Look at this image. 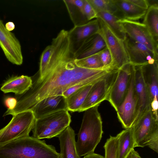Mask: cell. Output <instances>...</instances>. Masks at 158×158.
Here are the masks:
<instances>
[{"label":"cell","instance_id":"1","mask_svg":"<svg viewBox=\"0 0 158 158\" xmlns=\"http://www.w3.org/2000/svg\"><path fill=\"white\" fill-rule=\"evenodd\" d=\"M52 52L41 76L31 77L32 84L25 92L16 97L17 103L8 114L12 116L31 110L35 105L48 97L62 95L71 87L87 81L95 82L107 77L110 69H93L81 68L75 64L68 31L61 30L52 40Z\"/></svg>","mask_w":158,"mask_h":158},{"label":"cell","instance_id":"2","mask_svg":"<svg viewBox=\"0 0 158 158\" xmlns=\"http://www.w3.org/2000/svg\"><path fill=\"white\" fill-rule=\"evenodd\" d=\"M55 147L33 136L19 138L0 144V158H60Z\"/></svg>","mask_w":158,"mask_h":158},{"label":"cell","instance_id":"3","mask_svg":"<svg viewBox=\"0 0 158 158\" xmlns=\"http://www.w3.org/2000/svg\"><path fill=\"white\" fill-rule=\"evenodd\" d=\"M99 106L85 111L76 143L77 153L80 157L94 152L101 139L103 131L102 121L98 111Z\"/></svg>","mask_w":158,"mask_h":158},{"label":"cell","instance_id":"4","mask_svg":"<svg viewBox=\"0 0 158 158\" xmlns=\"http://www.w3.org/2000/svg\"><path fill=\"white\" fill-rule=\"evenodd\" d=\"M71 122L67 110H60L35 119L32 130L33 136L41 139L58 136Z\"/></svg>","mask_w":158,"mask_h":158},{"label":"cell","instance_id":"5","mask_svg":"<svg viewBox=\"0 0 158 158\" xmlns=\"http://www.w3.org/2000/svg\"><path fill=\"white\" fill-rule=\"evenodd\" d=\"M35 120L31 110L23 111L13 115L9 123L0 130V144L29 136Z\"/></svg>","mask_w":158,"mask_h":158},{"label":"cell","instance_id":"6","mask_svg":"<svg viewBox=\"0 0 158 158\" xmlns=\"http://www.w3.org/2000/svg\"><path fill=\"white\" fill-rule=\"evenodd\" d=\"M135 73L134 66L131 64L128 90L123 100L116 111L119 121L123 127L125 129L132 126L137 113L138 98L135 88Z\"/></svg>","mask_w":158,"mask_h":158},{"label":"cell","instance_id":"7","mask_svg":"<svg viewBox=\"0 0 158 158\" xmlns=\"http://www.w3.org/2000/svg\"><path fill=\"white\" fill-rule=\"evenodd\" d=\"M100 24L98 33L102 36L111 56L112 67L119 69L130 63L123 41L119 39L111 31L105 23L97 17Z\"/></svg>","mask_w":158,"mask_h":158},{"label":"cell","instance_id":"8","mask_svg":"<svg viewBox=\"0 0 158 158\" xmlns=\"http://www.w3.org/2000/svg\"><path fill=\"white\" fill-rule=\"evenodd\" d=\"M134 147L148 146L154 135L158 132V119L150 110L145 113L132 126Z\"/></svg>","mask_w":158,"mask_h":158},{"label":"cell","instance_id":"9","mask_svg":"<svg viewBox=\"0 0 158 158\" xmlns=\"http://www.w3.org/2000/svg\"><path fill=\"white\" fill-rule=\"evenodd\" d=\"M118 69L113 71L106 77L94 83L79 112L85 111L100 105L106 100L117 75Z\"/></svg>","mask_w":158,"mask_h":158},{"label":"cell","instance_id":"10","mask_svg":"<svg viewBox=\"0 0 158 158\" xmlns=\"http://www.w3.org/2000/svg\"><path fill=\"white\" fill-rule=\"evenodd\" d=\"M118 21L128 36L144 44L158 55V43L154 40L144 24L125 19H119Z\"/></svg>","mask_w":158,"mask_h":158},{"label":"cell","instance_id":"11","mask_svg":"<svg viewBox=\"0 0 158 158\" xmlns=\"http://www.w3.org/2000/svg\"><path fill=\"white\" fill-rule=\"evenodd\" d=\"M131 64L128 63L118 69L116 79L106 100L116 111L123 100L128 90L131 74Z\"/></svg>","mask_w":158,"mask_h":158},{"label":"cell","instance_id":"12","mask_svg":"<svg viewBox=\"0 0 158 158\" xmlns=\"http://www.w3.org/2000/svg\"><path fill=\"white\" fill-rule=\"evenodd\" d=\"M0 46L9 61L18 65L22 64L23 58L20 43L14 33L6 29L0 18Z\"/></svg>","mask_w":158,"mask_h":158},{"label":"cell","instance_id":"13","mask_svg":"<svg viewBox=\"0 0 158 158\" xmlns=\"http://www.w3.org/2000/svg\"><path fill=\"white\" fill-rule=\"evenodd\" d=\"M129 62L135 65H142L158 62V55L146 46L132 40L126 35L123 41Z\"/></svg>","mask_w":158,"mask_h":158},{"label":"cell","instance_id":"14","mask_svg":"<svg viewBox=\"0 0 158 158\" xmlns=\"http://www.w3.org/2000/svg\"><path fill=\"white\" fill-rule=\"evenodd\" d=\"M100 28V24L97 19L87 23L74 27L68 31V34L73 51L74 54L84 42L93 34L97 33Z\"/></svg>","mask_w":158,"mask_h":158},{"label":"cell","instance_id":"15","mask_svg":"<svg viewBox=\"0 0 158 158\" xmlns=\"http://www.w3.org/2000/svg\"><path fill=\"white\" fill-rule=\"evenodd\" d=\"M134 66L135 85L138 98V110L134 123L145 113L151 110V99L143 78L140 65Z\"/></svg>","mask_w":158,"mask_h":158},{"label":"cell","instance_id":"16","mask_svg":"<svg viewBox=\"0 0 158 158\" xmlns=\"http://www.w3.org/2000/svg\"><path fill=\"white\" fill-rule=\"evenodd\" d=\"M67 110L66 98L62 95L45 98L37 103L31 111L35 119L60 110Z\"/></svg>","mask_w":158,"mask_h":158},{"label":"cell","instance_id":"17","mask_svg":"<svg viewBox=\"0 0 158 158\" xmlns=\"http://www.w3.org/2000/svg\"><path fill=\"white\" fill-rule=\"evenodd\" d=\"M140 68L143 78L148 92L151 103L158 102V62L140 65Z\"/></svg>","mask_w":158,"mask_h":158},{"label":"cell","instance_id":"18","mask_svg":"<svg viewBox=\"0 0 158 158\" xmlns=\"http://www.w3.org/2000/svg\"><path fill=\"white\" fill-rule=\"evenodd\" d=\"M75 134L70 126L58 136L60 153V158H81L76 149Z\"/></svg>","mask_w":158,"mask_h":158},{"label":"cell","instance_id":"19","mask_svg":"<svg viewBox=\"0 0 158 158\" xmlns=\"http://www.w3.org/2000/svg\"><path fill=\"white\" fill-rule=\"evenodd\" d=\"M106 48L104 40L97 32L87 39L74 56L76 59H81L97 53Z\"/></svg>","mask_w":158,"mask_h":158},{"label":"cell","instance_id":"20","mask_svg":"<svg viewBox=\"0 0 158 158\" xmlns=\"http://www.w3.org/2000/svg\"><path fill=\"white\" fill-rule=\"evenodd\" d=\"M32 81L31 77L21 75L12 77L2 85L0 89L4 93L12 92L16 95H21L31 86Z\"/></svg>","mask_w":158,"mask_h":158},{"label":"cell","instance_id":"21","mask_svg":"<svg viewBox=\"0 0 158 158\" xmlns=\"http://www.w3.org/2000/svg\"><path fill=\"white\" fill-rule=\"evenodd\" d=\"M118 135L116 158H126L135 148L133 127L123 130Z\"/></svg>","mask_w":158,"mask_h":158},{"label":"cell","instance_id":"22","mask_svg":"<svg viewBox=\"0 0 158 158\" xmlns=\"http://www.w3.org/2000/svg\"><path fill=\"white\" fill-rule=\"evenodd\" d=\"M124 19L137 21L144 18L147 10L139 7L128 0H113Z\"/></svg>","mask_w":158,"mask_h":158},{"label":"cell","instance_id":"23","mask_svg":"<svg viewBox=\"0 0 158 158\" xmlns=\"http://www.w3.org/2000/svg\"><path fill=\"white\" fill-rule=\"evenodd\" d=\"M84 0H64L70 18L74 26L87 23L88 21L84 12Z\"/></svg>","mask_w":158,"mask_h":158},{"label":"cell","instance_id":"24","mask_svg":"<svg viewBox=\"0 0 158 158\" xmlns=\"http://www.w3.org/2000/svg\"><path fill=\"white\" fill-rule=\"evenodd\" d=\"M156 42H158V5L150 6L144 17L143 23Z\"/></svg>","mask_w":158,"mask_h":158},{"label":"cell","instance_id":"25","mask_svg":"<svg viewBox=\"0 0 158 158\" xmlns=\"http://www.w3.org/2000/svg\"><path fill=\"white\" fill-rule=\"evenodd\" d=\"M93 84L87 85L82 87L66 98L68 111H79Z\"/></svg>","mask_w":158,"mask_h":158},{"label":"cell","instance_id":"26","mask_svg":"<svg viewBox=\"0 0 158 158\" xmlns=\"http://www.w3.org/2000/svg\"><path fill=\"white\" fill-rule=\"evenodd\" d=\"M97 14L105 12L111 14L119 19H124L123 15L113 0H87Z\"/></svg>","mask_w":158,"mask_h":158},{"label":"cell","instance_id":"27","mask_svg":"<svg viewBox=\"0 0 158 158\" xmlns=\"http://www.w3.org/2000/svg\"><path fill=\"white\" fill-rule=\"evenodd\" d=\"M101 19L111 31L119 39L123 41L126 34L122 27L118 22L119 19L115 16L105 12H101L97 14V18Z\"/></svg>","mask_w":158,"mask_h":158},{"label":"cell","instance_id":"28","mask_svg":"<svg viewBox=\"0 0 158 158\" xmlns=\"http://www.w3.org/2000/svg\"><path fill=\"white\" fill-rule=\"evenodd\" d=\"M75 62L78 66L82 68L93 69H105L104 68L98 53L83 58L76 59Z\"/></svg>","mask_w":158,"mask_h":158},{"label":"cell","instance_id":"29","mask_svg":"<svg viewBox=\"0 0 158 158\" xmlns=\"http://www.w3.org/2000/svg\"><path fill=\"white\" fill-rule=\"evenodd\" d=\"M118 134L115 136H110L104 146V158H116V152L118 141Z\"/></svg>","mask_w":158,"mask_h":158},{"label":"cell","instance_id":"30","mask_svg":"<svg viewBox=\"0 0 158 158\" xmlns=\"http://www.w3.org/2000/svg\"><path fill=\"white\" fill-rule=\"evenodd\" d=\"M53 46L51 44L48 46L42 53L40 62L39 70L37 73L38 75L41 76L49 60L53 51Z\"/></svg>","mask_w":158,"mask_h":158},{"label":"cell","instance_id":"31","mask_svg":"<svg viewBox=\"0 0 158 158\" xmlns=\"http://www.w3.org/2000/svg\"><path fill=\"white\" fill-rule=\"evenodd\" d=\"M98 53L104 68L115 69L112 67V60L111 56L107 48Z\"/></svg>","mask_w":158,"mask_h":158},{"label":"cell","instance_id":"32","mask_svg":"<svg viewBox=\"0 0 158 158\" xmlns=\"http://www.w3.org/2000/svg\"><path fill=\"white\" fill-rule=\"evenodd\" d=\"M95 82L87 81L80 82L67 89L63 93L62 95L67 98L72 94L82 87L87 85L93 84Z\"/></svg>","mask_w":158,"mask_h":158},{"label":"cell","instance_id":"33","mask_svg":"<svg viewBox=\"0 0 158 158\" xmlns=\"http://www.w3.org/2000/svg\"><path fill=\"white\" fill-rule=\"evenodd\" d=\"M83 10L85 15L88 21L96 18V13L87 0H84Z\"/></svg>","mask_w":158,"mask_h":158},{"label":"cell","instance_id":"34","mask_svg":"<svg viewBox=\"0 0 158 158\" xmlns=\"http://www.w3.org/2000/svg\"><path fill=\"white\" fill-rule=\"evenodd\" d=\"M148 146L150 148L158 153V132L152 137Z\"/></svg>","mask_w":158,"mask_h":158},{"label":"cell","instance_id":"35","mask_svg":"<svg viewBox=\"0 0 158 158\" xmlns=\"http://www.w3.org/2000/svg\"><path fill=\"white\" fill-rule=\"evenodd\" d=\"M128 1L141 8L147 10L149 8L147 0H128Z\"/></svg>","mask_w":158,"mask_h":158},{"label":"cell","instance_id":"36","mask_svg":"<svg viewBox=\"0 0 158 158\" xmlns=\"http://www.w3.org/2000/svg\"><path fill=\"white\" fill-rule=\"evenodd\" d=\"M17 103L16 98L13 97H7L4 100L5 106L8 107V110H12L15 106Z\"/></svg>","mask_w":158,"mask_h":158},{"label":"cell","instance_id":"37","mask_svg":"<svg viewBox=\"0 0 158 158\" xmlns=\"http://www.w3.org/2000/svg\"><path fill=\"white\" fill-rule=\"evenodd\" d=\"M126 158H141L138 153L133 149Z\"/></svg>","mask_w":158,"mask_h":158},{"label":"cell","instance_id":"38","mask_svg":"<svg viewBox=\"0 0 158 158\" xmlns=\"http://www.w3.org/2000/svg\"><path fill=\"white\" fill-rule=\"evenodd\" d=\"M5 25L6 29L10 31L13 30L15 27V24L12 22H8Z\"/></svg>","mask_w":158,"mask_h":158},{"label":"cell","instance_id":"39","mask_svg":"<svg viewBox=\"0 0 158 158\" xmlns=\"http://www.w3.org/2000/svg\"><path fill=\"white\" fill-rule=\"evenodd\" d=\"M83 158H104L101 155L94 152L88 154L84 156Z\"/></svg>","mask_w":158,"mask_h":158},{"label":"cell","instance_id":"40","mask_svg":"<svg viewBox=\"0 0 158 158\" xmlns=\"http://www.w3.org/2000/svg\"><path fill=\"white\" fill-rule=\"evenodd\" d=\"M149 7L151 6L154 5H158V1L157 0H147Z\"/></svg>","mask_w":158,"mask_h":158}]
</instances>
